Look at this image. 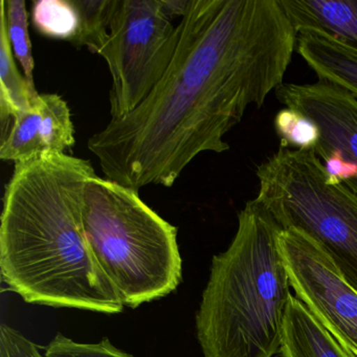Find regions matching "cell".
Masks as SVG:
<instances>
[{
    "label": "cell",
    "mask_w": 357,
    "mask_h": 357,
    "mask_svg": "<svg viewBox=\"0 0 357 357\" xmlns=\"http://www.w3.org/2000/svg\"><path fill=\"white\" fill-rule=\"evenodd\" d=\"M162 80L130 114L112 119L87 147L106 178L139 192L172 187L202 152L283 84L296 47L279 0H191Z\"/></svg>",
    "instance_id": "6da1fadb"
},
{
    "label": "cell",
    "mask_w": 357,
    "mask_h": 357,
    "mask_svg": "<svg viewBox=\"0 0 357 357\" xmlns=\"http://www.w3.org/2000/svg\"><path fill=\"white\" fill-rule=\"evenodd\" d=\"M95 175L89 160L59 152L15 164L3 194L0 273L26 303L122 312L83 227L84 188Z\"/></svg>",
    "instance_id": "7a4b0ae2"
},
{
    "label": "cell",
    "mask_w": 357,
    "mask_h": 357,
    "mask_svg": "<svg viewBox=\"0 0 357 357\" xmlns=\"http://www.w3.org/2000/svg\"><path fill=\"white\" fill-rule=\"evenodd\" d=\"M283 227L257 198L238 215L225 252L213 257L196 313L204 357H273L291 287L278 236Z\"/></svg>",
    "instance_id": "3957f363"
},
{
    "label": "cell",
    "mask_w": 357,
    "mask_h": 357,
    "mask_svg": "<svg viewBox=\"0 0 357 357\" xmlns=\"http://www.w3.org/2000/svg\"><path fill=\"white\" fill-rule=\"evenodd\" d=\"M82 221L91 250L124 306L137 308L178 287L183 261L177 229L139 192L95 175L85 185Z\"/></svg>",
    "instance_id": "277c9868"
},
{
    "label": "cell",
    "mask_w": 357,
    "mask_h": 357,
    "mask_svg": "<svg viewBox=\"0 0 357 357\" xmlns=\"http://www.w3.org/2000/svg\"><path fill=\"white\" fill-rule=\"evenodd\" d=\"M256 175L257 199L283 229L314 240L357 291V195L328 181L323 162L309 150L280 146Z\"/></svg>",
    "instance_id": "5b68a950"
},
{
    "label": "cell",
    "mask_w": 357,
    "mask_h": 357,
    "mask_svg": "<svg viewBox=\"0 0 357 357\" xmlns=\"http://www.w3.org/2000/svg\"><path fill=\"white\" fill-rule=\"evenodd\" d=\"M178 36L162 0H118L109 36L98 53L112 74V119L130 114L153 91L172 62Z\"/></svg>",
    "instance_id": "8992f818"
},
{
    "label": "cell",
    "mask_w": 357,
    "mask_h": 357,
    "mask_svg": "<svg viewBox=\"0 0 357 357\" xmlns=\"http://www.w3.org/2000/svg\"><path fill=\"white\" fill-rule=\"evenodd\" d=\"M278 245L294 296L351 357H357V291L319 244L302 231L283 229Z\"/></svg>",
    "instance_id": "52a82bcc"
},
{
    "label": "cell",
    "mask_w": 357,
    "mask_h": 357,
    "mask_svg": "<svg viewBox=\"0 0 357 357\" xmlns=\"http://www.w3.org/2000/svg\"><path fill=\"white\" fill-rule=\"evenodd\" d=\"M275 93L280 103L302 112L321 129L315 155L338 151L357 166V98L323 80L283 83ZM346 187L357 195V181Z\"/></svg>",
    "instance_id": "ba28073f"
},
{
    "label": "cell",
    "mask_w": 357,
    "mask_h": 357,
    "mask_svg": "<svg viewBox=\"0 0 357 357\" xmlns=\"http://www.w3.org/2000/svg\"><path fill=\"white\" fill-rule=\"evenodd\" d=\"M298 34L325 35L357 51V0H279Z\"/></svg>",
    "instance_id": "9c48e42d"
},
{
    "label": "cell",
    "mask_w": 357,
    "mask_h": 357,
    "mask_svg": "<svg viewBox=\"0 0 357 357\" xmlns=\"http://www.w3.org/2000/svg\"><path fill=\"white\" fill-rule=\"evenodd\" d=\"M296 52L317 80L342 87L357 98V51L325 35L300 33Z\"/></svg>",
    "instance_id": "30bf717a"
},
{
    "label": "cell",
    "mask_w": 357,
    "mask_h": 357,
    "mask_svg": "<svg viewBox=\"0 0 357 357\" xmlns=\"http://www.w3.org/2000/svg\"><path fill=\"white\" fill-rule=\"evenodd\" d=\"M279 353L282 357H351L294 294L286 306Z\"/></svg>",
    "instance_id": "8fae6325"
},
{
    "label": "cell",
    "mask_w": 357,
    "mask_h": 357,
    "mask_svg": "<svg viewBox=\"0 0 357 357\" xmlns=\"http://www.w3.org/2000/svg\"><path fill=\"white\" fill-rule=\"evenodd\" d=\"M40 93L33 89L20 74L13 55L5 0L0 1V121L1 142L9 133L11 119L20 112L32 109Z\"/></svg>",
    "instance_id": "7c38bea8"
},
{
    "label": "cell",
    "mask_w": 357,
    "mask_h": 357,
    "mask_svg": "<svg viewBox=\"0 0 357 357\" xmlns=\"http://www.w3.org/2000/svg\"><path fill=\"white\" fill-rule=\"evenodd\" d=\"M40 120L37 101L32 109L18 114L13 119V125L9 133L1 142L0 160L18 164L40 158L47 153Z\"/></svg>",
    "instance_id": "4fadbf2b"
},
{
    "label": "cell",
    "mask_w": 357,
    "mask_h": 357,
    "mask_svg": "<svg viewBox=\"0 0 357 357\" xmlns=\"http://www.w3.org/2000/svg\"><path fill=\"white\" fill-rule=\"evenodd\" d=\"M72 3L78 12L79 24L70 43L99 53L109 36L118 0H72Z\"/></svg>",
    "instance_id": "5bb4252c"
},
{
    "label": "cell",
    "mask_w": 357,
    "mask_h": 357,
    "mask_svg": "<svg viewBox=\"0 0 357 357\" xmlns=\"http://www.w3.org/2000/svg\"><path fill=\"white\" fill-rule=\"evenodd\" d=\"M37 107L40 112L41 131L47 152L64 153L76 143L70 108L57 93L39 95Z\"/></svg>",
    "instance_id": "9a60e30c"
},
{
    "label": "cell",
    "mask_w": 357,
    "mask_h": 357,
    "mask_svg": "<svg viewBox=\"0 0 357 357\" xmlns=\"http://www.w3.org/2000/svg\"><path fill=\"white\" fill-rule=\"evenodd\" d=\"M32 20L45 36L70 43L78 30V12L72 0H37L32 8Z\"/></svg>",
    "instance_id": "2e32d148"
},
{
    "label": "cell",
    "mask_w": 357,
    "mask_h": 357,
    "mask_svg": "<svg viewBox=\"0 0 357 357\" xmlns=\"http://www.w3.org/2000/svg\"><path fill=\"white\" fill-rule=\"evenodd\" d=\"M8 31L15 57L20 61L29 84L35 89V61L29 35V15L24 0H5Z\"/></svg>",
    "instance_id": "e0dca14e"
},
{
    "label": "cell",
    "mask_w": 357,
    "mask_h": 357,
    "mask_svg": "<svg viewBox=\"0 0 357 357\" xmlns=\"http://www.w3.org/2000/svg\"><path fill=\"white\" fill-rule=\"evenodd\" d=\"M275 132L281 139L280 146L312 151L319 139L321 129L302 112L284 108L275 114L273 120Z\"/></svg>",
    "instance_id": "ac0fdd59"
},
{
    "label": "cell",
    "mask_w": 357,
    "mask_h": 357,
    "mask_svg": "<svg viewBox=\"0 0 357 357\" xmlns=\"http://www.w3.org/2000/svg\"><path fill=\"white\" fill-rule=\"evenodd\" d=\"M45 357H135L114 347L107 338L98 344H81L58 333L45 349Z\"/></svg>",
    "instance_id": "d6986e66"
},
{
    "label": "cell",
    "mask_w": 357,
    "mask_h": 357,
    "mask_svg": "<svg viewBox=\"0 0 357 357\" xmlns=\"http://www.w3.org/2000/svg\"><path fill=\"white\" fill-rule=\"evenodd\" d=\"M0 357H45L34 342L20 331L1 324L0 327Z\"/></svg>",
    "instance_id": "ffe728a7"
},
{
    "label": "cell",
    "mask_w": 357,
    "mask_h": 357,
    "mask_svg": "<svg viewBox=\"0 0 357 357\" xmlns=\"http://www.w3.org/2000/svg\"><path fill=\"white\" fill-rule=\"evenodd\" d=\"M349 356H350V355H349Z\"/></svg>",
    "instance_id": "44dd1931"
}]
</instances>
